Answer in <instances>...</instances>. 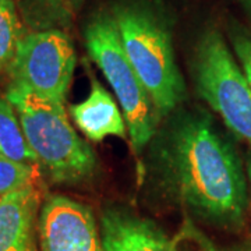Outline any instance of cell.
<instances>
[{
	"instance_id": "obj_1",
	"label": "cell",
	"mask_w": 251,
	"mask_h": 251,
	"mask_svg": "<svg viewBox=\"0 0 251 251\" xmlns=\"http://www.w3.org/2000/svg\"><path fill=\"white\" fill-rule=\"evenodd\" d=\"M168 186L200 215L222 225H239L249 202V179L242 161L202 115L177 120L161 152Z\"/></svg>"
},
{
	"instance_id": "obj_2",
	"label": "cell",
	"mask_w": 251,
	"mask_h": 251,
	"mask_svg": "<svg viewBox=\"0 0 251 251\" xmlns=\"http://www.w3.org/2000/svg\"><path fill=\"white\" fill-rule=\"evenodd\" d=\"M125 52L152 99L166 116L186 97V85L175 59L171 29L165 18L144 1H122L110 10Z\"/></svg>"
},
{
	"instance_id": "obj_3",
	"label": "cell",
	"mask_w": 251,
	"mask_h": 251,
	"mask_svg": "<svg viewBox=\"0 0 251 251\" xmlns=\"http://www.w3.org/2000/svg\"><path fill=\"white\" fill-rule=\"evenodd\" d=\"M6 98L17 112L29 148L54 183L75 184L97 171V156L73 128L64 103L9 85Z\"/></svg>"
},
{
	"instance_id": "obj_4",
	"label": "cell",
	"mask_w": 251,
	"mask_h": 251,
	"mask_svg": "<svg viewBox=\"0 0 251 251\" xmlns=\"http://www.w3.org/2000/svg\"><path fill=\"white\" fill-rule=\"evenodd\" d=\"M84 41L122 106L133 150L140 152L156 133L161 115L126 54L112 13L99 11L91 18Z\"/></svg>"
},
{
	"instance_id": "obj_5",
	"label": "cell",
	"mask_w": 251,
	"mask_h": 251,
	"mask_svg": "<svg viewBox=\"0 0 251 251\" xmlns=\"http://www.w3.org/2000/svg\"><path fill=\"white\" fill-rule=\"evenodd\" d=\"M193 72L200 97L251 151V87L219 31L208 29L200 38Z\"/></svg>"
},
{
	"instance_id": "obj_6",
	"label": "cell",
	"mask_w": 251,
	"mask_h": 251,
	"mask_svg": "<svg viewBox=\"0 0 251 251\" xmlns=\"http://www.w3.org/2000/svg\"><path fill=\"white\" fill-rule=\"evenodd\" d=\"M75 64L74 46L64 31H34L21 38L7 67L11 77L10 85L64 103Z\"/></svg>"
},
{
	"instance_id": "obj_7",
	"label": "cell",
	"mask_w": 251,
	"mask_h": 251,
	"mask_svg": "<svg viewBox=\"0 0 251 251\" xmlns=\"http://www.w3.org/2000/svg\"><path fill=\"white\" fill-rule=\"evenodd\" d=\"M41 251H105L90 206L64 196H49L38 215Z\"/></svg>"
},
{
	"instance_id": "obj_8",
	"label": "cell",
	"mask_w": 251,
	"mask_h": 251,
	"mask_svg": "<svg viewBox=\"0 0 251 251\" xmlns=\"http://www.w3.org/2000/svg\"><path fill=\"white\" fill-rule=\"evenodd\" d=\"M100 236L105 251H179L156 225L119 209L103 212Z\"/></svg>"
},
{
	"instance_id": "obj_9",
	"label": "cell",
	"mask_w": 251,
	"mask_h": 251,
	"mask_svg": "<svg viewBox=\"0 0 251 251\" xmlns=\"http://www.w3.org/2000/svg\"><path fill=\"white\" fill-rule=\"evenodd\" d=\"M39 204V187L23 188L0 197V251H36Z\"/></svg>"
},
{
	"instance_id": "obj_10",
	"label": "cell",
	"mask_w": 251,
	"mask_h": 251,
	"mask_svg": "<svg viewBox=\"0 0 251 251\" xmlns=\"http://www.w3.org/2000/svg\"><path fill=\"white\" fill-rule=\"evenodd\" d=\"M70 115L81 133L95 143L106 137L125 138L127 133L125 116L116 100L94 75H91L90 95L80 103L72 105Z\"/></svg>"
},
{
	"instance_id": "obj_11",
	"label": "cell",
	"mask_w": 251,
	"mask_h": 251,
	"mask_svg": "<svg viewBox=\"0 0 251 251\" xmlns=\"http://www.w3.org/2000/svg\"><path fill=\"white\" fill-rule=\"evenodd\" d=\"M85 0H17L18 9L35 31L67 27Z\"/></svg>"
},
{
	"instance_id": "obj_12",
	"label": "cell",
	"mask_w": 251,
	"mask_h": 251,
	"mask_svg": "<svg viewBox=\"0 0 251 251\" xmlns=\"http://www.w3.org/2000/svg\"><path fill=\"white\" fill-rule=\"evenodd\" d=\"M0 153L14 161L39 165L25 140L17 112L6 97H0Z\"/></svg>"
},
{
	"instance_id": "obj_13",
	"label": "cell",
	"mask_w": 251,
	"mask_h": 251,
	"mask_svg": "<svg viewBox=\"0 0 251 251\" xmlns=\"http://www.w3.org/2000/svg\"><path fill=\"white\" fill-rule=\"evenodd\" d=\"M24 35L17 3L14 0H0V73L7 70Z\"/></svg>"
},
{
	"instance_id": "obj_14",
	"label": "cell",
	"mask_w": 251,
	"mask_h": 251,
	"mask_svg": "<svg viewBox=\"0 0 251 251\" xmlns=\"http://www.w3.org/2000/svg\"><path fill=\"white\" fill-rule=\"evenodd\" d=\"M41 169L35 163H24L0 153V197L17 190L38 187Z\"/></svg>"
},
{
	"instance_id": "obj_15",
	"label": "cell",
	"mask_w": 251,
	"mask_h": 251,
	"mask_svg": "<svg viewBox=\"0 0 251 251\" xmlns=\"http://www.w3.org/2000/svg\"><path fill=\"white\" fill-rule=\"evenodd\" d=\"M233 48L236 57L251 87V38L243 32H236L233 35Z\"/></svg>"
},
{
	"instance_id": "obj_16",
	"label": "cell",
	"mask_w": 251,
	"mask_h": 251,
	"mask_svg": "<svg viewBox=\"0 0 251 251\" xmlns=\"http://www.w3.org/2000/svg\"><path fill=\"white\" fill-rule=\"evenodd\" d=\"M247 179H249V191H250V204H251V156L247 161Z\"/></svg>"
},
{
	"instance_id": "obj_17",
	"label": "cell",
	"mask_w": 251,
	"mask_h": 251,
	"mask_svg": "<svg viewBox=\"0 0 251 251\" xmlns=\"http://www.w3.org/2000/svg\"><path fill=\"white\" fill-rule=\"evenodd\" d=\"M240 3L243 4V7L247 11V14H249V17L251 20V0H240Z\"/></svg>"
},
{
	"instance_id": "obj_18",
	"label": "cell",
	"mask_w": 251,
	"mask_h": 251,
	"mask_svg": "<svg viewBox=\"0 0 251 251\" xmlns=\"http://www.w3.org/2000/svg\"><path fill=\"white\" fill-rule=\"evenodd\" d=\"M208 251H221V250H215V249H209Z\"/></svg>"
}]
</instances>
